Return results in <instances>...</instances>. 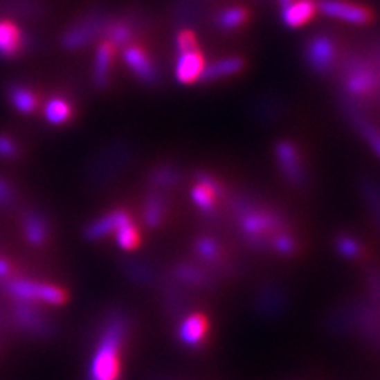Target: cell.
<instances>
[{"label": "cell", "mask_w": 380, "mask_h": 380, "mask_svg": "<svg viewBox=\"0 0 380 380\" xmlns=\"http://www.w3.org/2000/svg\"><path fill=\"white\" fill-rule=\"evenodd\" d=\"M109 16L103 10H92V12L86 13L84 16L71 24L62 35V46L65 49H81L92 43L96 38L105 34L108 29Z\"/></svg>", "instance_id": "7a4b0ae2"}, {"label": "cell", "mask_w": 380, "mask_h": 380, "mask_svg": "<svg viewBox=\"0 0 380 380\" xmlns=\"http://www.w3.org/2000/svg\"><path fill=\"white\" fill-rule=\"evenodd\" d=\"M208 333V320L205 316L194 314L189 316L179 327V338L184 344L195 347L200 345Z\"/></svg>", "instance_id": "2e32d148"}, {"label": "cell", "mask_w": 380, "mask_h": 380, "mask_svg": "<svg viewBox=\"0 0 380 380\" xmlns=\"http://www.w3.org/2000/svg\"><path fill=\"white\" fill-rule=\"evenodd\" d=\"M23 230L30 244H43L49 236V220L40 209L30 208L23 214Z\"/></svg>", "instance_id": "8fae6325"}, {"label": "cell", "mask_w": 380, "mask_h": 380, "mask_svg": "<svg viewBox=\"0 0 380 380\" xmlns=\"http://www.w3.org/2000/svg\"><path fill=\"white\" fill-rule=\"evenodd\" d=\"M124 59L132 71L138 76L141 81L154 82L157 80V70L151 62L147 54L138 46H129L124 51Z\"/></svg>", "instance_id": "4fadbf2b"}, {"label": "cell", "mask_w": 380, "mask_h": 380, "mask_svg": "<svg viewBox=\"0 0 380 380\" xmlns=\"http://www.w3.org/2000/svg\"><path fill=\"white\" fill-rule=\"evenodd\" d=\"M105 34L108 35V42L111 43L113 46H124L130 42L132 34H134V23L127 19L114 21V23L111 21Z\"/></svg>", "instance_id": "603a6c76"}, {"label": "cell", "mask_w": 380, "mask_h": 380, "mask_svg": "<svg viewBox=\"0 0 380 380\" xmlns=\"http://www.w3.org/2000/svg\"><path fill=\"white\" fill-rule=\"evenodd\" d=\"M129 162V150L124 145H113L93 159L86 172L87 184L100 187L109 183Z\"/></svg>", "instance_id": "3957f363"}, {"label": "cell", "mask_w": 380, "mask_h": 380, "mask_svg": "<svg viewBox=\"0 0 380 380\" xmlns=\"http://www.w3.org/2000/svg\"><path fill=\"white\" fill-rule=\"evenodd\" d=\"M176 181V173L173 172V170H157L156 173H154L152 176V183L157 184V186H165V184H172Z\"/></svg>", "instance_id": "836d02e7"}, {"label": "cell", "mask_w": 380, "mask_h": 380, "mask_svg": "<svg viewBox=\"0 0 380 380\" xmlns=\"http://www.w3.org/2000/svg\"><path fill=\"white\" fill-rule=\"evenodd\" d=\"M116 241H118L119 247H123L125 251H132L138 246L140 233H138V228L132 224V220L116 230Z\"/></svg>", "instance_id": "484cf974"}, {"label": "cell", "mask_w": 380, "mask_h": 380, "mask_svg": "<svg viewBox=\"0 0 380 380\" xmlns=\"http://www.w3.org/2000/svg\"><path fill=\"white\" fill-rule=\"evenodd\" d=\"M5 293L13 296L16 301H43L49 305H62L65 293L57 287L45 284H37L32 280L7 279L2 285Z\"/></svg>", "instance_id": "277c9868"}, {"label": "cell", "mask_w": 380, "mask_h": 380, "mask_svg": "<svg viewBox=\"0 0 380 380\" xmlns=\"http://www.w3.org/2000/svg\"><path fill=\"white\" fill-rule=\"evenodd\" d=\"M279 220L274 216H269L266 212H253L246 216L244 220H242V228L247 235L251 236L252 239L260 238V236L265 233V231L271 230L273 227H276Z\"/></svg>", "instance_id": "7402d4cb"}, {"label": "cell", "mask_w": 380, "mask_h": 380, "mask_svg": "<svg viewBox=\"0 0 380 380\" xmlns=\"http://www.w3.org/2000/svg\"><path fill=\"white\" fill-rule=\"evenodd\" d=\"M163 217V200L162 197L152 195L146 203L145 220L150 227H157Z\"/></svg>", "instance_id": "4316f807"}, {"label": "cell", "mask_w": 380, "mask_h": 380, "mask_svg": "<svg viewBox=\"0 0 380 380\" xmlns=\"http://www.w3.org/2000/svg\"><path fill=\"white\" fill-rule=\"evenodd\" d=\"M205 59L200 51H192L181 54L176 64V78L183 84H192L201 78L203 70H205Z\"/></svg>", "instance_id": "7c38bea8"}, {"label": "cell", "mask_w": 380, "mask_h": 380, "mask_svg": "<svg viewBox=\"0 0 380 380\" xmlns=\"http://www.w3.org/2000/svg\"><path fill=\"white\" fill-rule=\"evenodd\" d=\"M247 21V10L241 7L225 8L217 15L216 24L222 30H233L238 29Z\"/></svg>", "instance_id": "cb8c5ba5"}, {"label": "cell", "mask_w": 380, "mask_h": 380, "mask_svg": "<svg viewBox=\"0 0 380 380\" xmlns=\"http://www.w3.org/2000/svg\"><path fill=\"white\" fill-rule=\"evenodd\" d=\"M8 273H10V266H8V263L7 262H3V260H0V279H5L8 276Z\"/></svg>", "instance_id": "d590c367"}, {"label": "cell", "mask_w": 380, "mask_h": 380, "mask_svg": "<svg viewBox=\"0 0 380 380\" xmlns=\"http://www.w3.org/2000/svg\"><path fill=\"white\" fill-rule=\"evenodd\" d=\"M127 222H130L129 214L125 211H113L111 214H108V216L97 219L96 222L87 225L84 230V236L86 239L89 241L100 239L103 236L113 233V231H116L119 227H123Z\"/></svg>", "instance_id": "9a60e30c"}, {"label": "cell", "mask_w": 380, "mask_h": 380, "mask_svg": "<svg viewBox=\"0 0 380 380\" xmlns=\"http://www.w3.org/2000/svg\"><path fill=\"white\" fill-rule=\"evenodd\" d=\"M125 317L114 314L105 327L98 349L91 363L92 380H118L119 376V350L125 336Z\"/></svg>", "instance_id": "6da1fadb"}, {"label": "cell", "mask_w": 380, "mask_h": 380, "mask_svg": "<svg viewBox=\"0 0 380 380\" xmlns=\"http://www.w3.org/2000/svg\"><path fill=\"white\" fill-rule=\"evenodd\" d=\"M320 12L332 18L347 21L352 24H366L371 21V12L361 5L344 2V0H322L317 5Z\"/></svg>", "instance_id": "8992f818"}, {"label": "cell", "mask_w": 380, "mask_h": 380, "mask_svg": "<svg viewBox=\"0 0 380 380\" xmlns=\"http://www.w3.org/2000/svg\"><path fill=\"white\" fill-rule=\"evenodd\" d=\"M274 247L280 253H293L295 252V241L289 238V236H279V238L274 241Z\"/></svg>", "instance_id": "e575fe53"}, {"label": "cell", "mask_w": 380, "mask_h": 380, "mask_svg": "<svg viewBox=\"0 0 380 380\" xmlns=\"http://www.w3.org/2000/svg\"><path fill=\"white\" fill-rule=\"evenodd\" d=\"M306 57L317 71H327L332 67L336 57V46L332 38L317 35L307 43Z\"/></svg>", "instance_id": "ba28073f"}, {"label": "cell", "mask_w": 380, "mask_h": 380, "mask_svg": "<svg viewBox=\"0 0 380 380\" xmlns=\"http://www.w3.org/2000/svg\"><path fill=\"white\" fill-rule=\"evenodd\" d=\"M376 76L365 65H356L352 70L349 78H347V89L352 93H355V96H366L369 91H372L376 87Z\"/></svg>", "instance_id": "d6986e66"}, {"label": "cell", "mask_w": 380, "mask_h": 380, "mask_svg": "<svg viewBox=\"0 0 380 380\" xmlns=\"http://www.w3.org/2000/svg\"><path fill=\"white\" fill-rule=\"evenodd\" d=\"M197 251L201 257H205L206 260H214V258L219 255L217 242L208 238H203L197 242Z\"/></svg>", "instance_id": "1f68e13d"}, {"label": "cell", "mask_w": 380, "mask_h": 380, "mask_svg": "<svg viewBox=\"0 0 380 380\" xmlns=\"http://www.w3.org/2000/svg\"><path fill=\"white\" fill-rule=\"evenodd\" d=\"M0 13L24 21H38L46 15L42 0H0Z\"/></svg>", "instance_id": "9c48e42d"}, {"label": "cell", "mask_w": 380, "mask_h": 380, "mask_svg": "<svg viewBox=\"0 0 380 380\" xmlns=\"http://www.w3.org/2000/svg\"><path fill=\"white\" fill-rule=\"evenodd\" d=\"M220 187L214 179L206 174L200 176V186H197L192 190V200L197 203L198 208H201L205 212H211L214 209V200L219 194Z\"/></svg>", "instance_id": "ac0fdd59"}, {"label": "cell", "mask_w": 380, "mask_h": 380, "mask_svg": "<svg viewBox=\"0 0 380 380\" xmlns=\"http://www.w3.org/2000/svg\"><path fill=\"white\" fill-rule=\"evenodd\" d=\"M244 67V60L241 57H227L219 60V62H214L211 65H208L203 70L201 73V80L205 81H212V80H219V78H225V76H231L236 75L238 71L242 70Z\"/></svg>", "instance_id": "ffe728a7"}, {"label": "cell", "mask_w": 380, "mask_h": 380, "mask_svg": "<svg viewBox=\"0 0 380 380\" xmlns=\"http://www.w3.org/2000/svg\"><path fill=\"white\" fill-rule=\"evenodd\" d=\"M317 12V3L314 0H293L282 8V21L285 26L296 29L309 23Z\"/></svg>", "instance_id": "5bb4252c"}, {"label": "cell", "mask_w": 380, "mask_h": 380, "mask_svg": "<svg viewBox=\"0 0 380 380\" xmlns=\"http://www.w3.org/2000/svg\"><path fill=\"white\" fill-rule=\"evenodd\" d=\"M8 100L12 102L13 107L21 113H34L37 108V97L30 89L26 86L18 84V82H12L7 87Z\"/></svg>", "instance_id": "44dd1931"}, {"label": "cell", "mask_w": 380, "mask_h": 380, "mask_svg": "<svg viewBox=\"0 0 380 380\" xmlns=\"http://www.w3.org/2000/svg\"><path fill=\"white\" fill-rule=\"evenodd\" d=\"M16 156H18V146L15 145V141L0 135V157L13 159Z\"/></svg>", "instance_id": "d6a6232c"}, {"label": "cell", "mask_w": 380, "mask_h": 380, "mask_svg": "<svg viewBox=\"0 0 380 380\" xmlns=\"http://www.w3.org/2000/svg\"><path fill=\"white\" fill-rule=\"evenodd\" d=\"M338 249L344 257L349 258H355L360 255L361 252L360 244H358L354 238H349V236H341L338 239Z\"/></svg>", "instance_id": "4dcf8cb0"}, {"label": "cell", "mask_w": 380, "mask_h": 380, "mask_svg": "<svg viewBox=\"0 0 380 380\" xmlns=\"http://www.w3.org/2000/svg\"><path fill=\"white\" fill-rule=\"evenodd\" d=\"M176 48H178V51L181 54L198 51V42L194 32L192 30L179 32L178 37H176Z\"/></svg>", "instance_id": "83f0119b"}, {"label": "cell", "mask_w": 380, "mask_h": 380, "mask_svg": "<svg viewBox=\"0 0 380 380\" xmlns=\"http://www.w3.org/2000/svg\"><path fill=\"white\" fill-rule=\"evenodd\" d=\"M15 322L19 325L24 332L35 336H49L53 333L54 325L49 322L35 305L29 301H15L12 307Z\"/></svg>", "instance_id": "5b68a950"}, {"label": "cell", "mask_w": 380, "mask_h": 380, "mask_svg": "<svg viewBox=\"0 0 380 380\" xmlns=\"http://www.w3.org/2000/svg\"><path fill=\"white\" fill-rule=\"evenodd\" d=\"M278 159L282 167L285 176L296 186L305 184V170H302L300 154L296 147L289 141L279 143L278 146Z\"/></svg>", "instance_id": "30bf717a"}, {"label": "cell", "mask_w": 380, "mask_h": 380, "mask_svg": "<svg viewBox=\"0 0 380 380\" xmlns=\"http://www.w3.org/2000/svg\"><path fill=\"white\" fill-rule=\"evenodd\" d=\"M45 114L49 123L59 125L67 123L71 114V109L69 107V103L62 100V98H53V100H49L46 105Z\"/></svg>", "instance_id": "d4e9b609"}, {"label": "cell", "mask_w": 380, "mask_h": 380, "mask_svg": "<svg viewBox=\"0 0 380 380\" xmlns=\"http://www.w3.org/2000/svg\"><path fill=\"white\" fill-rule=\"evenodd\" d=\"M35 48V40L21 32L15 24L8 21L0 23V56L15 57L26 49Z\"/></svg>", "instance_id": "52a82bcc"}, {"label": "cell", "mask_w": 380, "mask_h": 380, "mask_svg": "<svg viewBox=\"0 0 380 380\" xmlns=\"http://www.w3.org/2000/svg\"><path fill=\"white\" fill-rule=\"evenodd\" d=\"M356 125H358V129L361 130V134L366 136L369 143H371L374 151H376L380 156V132L376 129V127H372L371 124L366 123V120L361 118H356Z\"/></svg>", "instance_id": "f1b7e54d"}, {"label": "cell", "mask_w": 380, "mask_h": 380, "mask_svg": "<svg viewBox=\"0 0 380 380\" xmlns=\"http://www.w3.org/2000/svg\"><path fill=\"white\" fill-rule=\"evenodd\" d=\"M0 323H2V317H0Z\"/></svg>", "instance_id": "8d00e7d4"}, {"label": "cell", "mask_w": 380, "mask_h": 380, "mask_svg": "<svg viewBox=\"0 0 380 380\" xmlns=\"http://www.w3.org/2000/svg\"><path fill=\"white\" fill-rule=\"evenodd\" d=\"M16 205V194L12 184L0 176V209H12Z\"/></svg>", "instance_id": "f546056e"}, {"label": "cell", "mask_w": 380, "mask_h": 380, "mask_svg": "<svg viewBox=\"0 0 380 380\" xmlns=\"http://www.w3.org/2000/svg\"><path fill=\"white\" fill-rule=\"evenodd\" d=\"M114 56V46L109 42H103L97 49L96 67H93V81L97 87L105 89L109 81V71H111V62Z\"/></svg>", "instance_id": "e0dca14e"}]
</instances>
